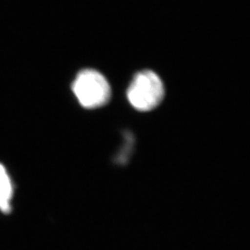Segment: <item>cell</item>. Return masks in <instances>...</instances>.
I'll use <instances>...</instances> for the list:
<instances>
[{
	"mask_svg": "<svg viewBox=\"0 0 250 250\" xmlns=\"http://www.w3.org/2000/svg\"><path fill=\"white\" fill-rule=\"evenodd\" d=\"M165 88L161 77L149 70L138 72L127 90V99L138 111H150L164 99Z\"/></svg>",
	"mask_w": 250,
	"mask_h": 250,
	"instance_id": "6da1fadb",
	"label": "cell"
},
{
	"mask_svg": "<svg viewBox=\"0 0 250 250\" xmlns=\"http://www.w3.org/2000/svg\"><path fill=\"white\" fill-rule=\"evenodd\" d=\"M13 197V185L9 172L0 163V210L8 213L11 208L10 203Z\"/></svg>",
	"mask_w": 250,
	"mask_h": 250,
	"instance_id": "3957f363",
	"label": "cell"
},
{
	"mask_svg": "<svg viewBox=\"0 0 250 250\" xmlns=\"http://www.w3.org/2000/svg\"><path fill=\"white\" fill-rule=\"evenodd\" d=\"M72 87L81 106L89 109L106 105L111 97V88L107 79L92 69L81 71L73 81Z\"/></svg>",
	"mask_w": 250,
	"mask_h": 250,
	"instance_id": "7a4b0ae2",
	"label": "cell"
}]
</instances>
